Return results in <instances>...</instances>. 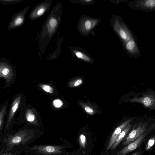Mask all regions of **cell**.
Here are the masks:
<instances>
[{"mask_svg": "<svg viewBox=\"0 0 155 155\" xmlns=\"http://www.w3.org/2000/svg\"><path fill=\"white\" fill-rule=\"evenodd\" d=\"M33 136L27 129L19 130L14 135H10L5 142L9 148H12L15 146L25 144L30 140Z\"/></svg>", "mask_w": 155, "mask_h": 155, "instance_id": "5", "label": "cell"}, {"mask_svg": "<svg viewBox=\"0 0 155 155\" xmlns=\"http://www.w3.org/2000/svg\"><path fill=\"white\" fill-rule=\"evenodd\" d=\"M131 124H128L127 126L123 129L117 137L114 143L111 147V150H114L118 146L120 142L126 136L130 130Z\"/></svg>", "mask_w": 155, "mask_h": 155, "instance_id": "15", "label": "cell"}, {"mask_svg": "<svg viewBox=\"0 0 155 155\" xmlns=\"http://www.w3.org/2000/svg\"><path fill=\"white\" fill-rule=\"evenodd\" d=\"M141 153V151H137L131 155H140Z\"/></svg>", "mask_w": 155, "mask_h": 155, "instance_id": "28", "label": "cell"}, {"mask_svg": "<svg viewBox=\"0 0 155 155\" xmlns=\"http://www.w3.org/2000/svg\"><path fill=\"white\" fill-rule=\"evenodd\" d=\"M110 22L114 32L119 38L122 47L131 58H138L141 56L135 36L119 15H111Z\"/></svg>", "mask_w": 155, "mask_h": 155, "instance_id": "1", "label": "cell"}, {"mask_svg": "<svg viewBox=\"0 0 155 155\" xmlns=\"http://www.w3.org/2000/svg\"><path fill=\"white\" fill-rule=\"evenodd\" d=\"M110 1L112 3L117 4L129 2L128 0H111Z\"/></svg>", "mask_w": 155, "mask_h": 155, "instance_id": "25", "label": "cell"}, {"mask_svg": "<svg viewBox=\"0 0 155 155\" xmlns=\"http://www.w3.org/2000/svg\"><path fill=\"white\" fill-rule=\"evenodd\" d=\"M85 110L87 113L90 114H92L94 113L93 109L88 106L85 107Z\"/></svg>", "mask_w": 155, "mask_h": 155, "instance_id": "26", "label": "cell"}, {"mask_svg": "<svg viewBox=\"0 0 155 155\" xmlns=\"http://www.w3.org/2000/svg\"><path fill=\"white\" fill-rule=\"evenodd\" d=\"M143 103L146 106L148 107L150 106L152 103L151 100L148 97H145L143 99Z\"/></svg>", "mask_w": 155, "mask_h": 155, "instance_id": "24", "label": "cell"}, {"mask_svg": "<svg viewBox=\"0 0 155 155\" xmlns=\"http://www.w3.org/2000/svg\"><path fill=\"white\" fill-rule=\"evenodd\" d=\"M132 119H130L125 120L116 128L112 134L109 141L107 148V151L111 148L117 137L122 130L132 121Z\"/></svg>", "mask_w": 155, "mask_h": 155, "instance_id": "13", "label": "cell"}, {"mask_svg": "<svg viewBox=\"0 0 155 155\" xmlns=\"http://www.w3.org/2000/svg\"><path fill=\"white\" fill-rule=\"evenodd\" d=\"M16 76L15 70L12 65L5 63L0 64V78H3L5 80L3 89L11 87Z\"/></svg>", "mask_w": 155, "mask_h": 155, "instance_id": "6", "label": "cell"}, {"mask_svg": "<svg viewBox=\"0 0 155 155\" xmlns=\"http://www.w3.org/2000/svg\"><path fill=\"white\" fill-rule=\"evenodd\" d=\"M82 80L81 79H79L77 80L74 82V86L76 87L79 86L82 83Z\"/></svg>", "mask_w": 155, "mask_h": 155, "instance_id": "27", "label": "cell"}, {"mask_svg": "<svg viewBox=\"0 0 155 155\" xmlns=\"http://www.w3.org/2000/svg\"><path fill=\"white\" fill-rule=\"evenodd\" d=\"M152 127H150L142 135L132 142L128 144L118 152L117 155H125L130 152L138 148L141 143L147 136L151 130Z\"/></svg>", "mask_w": 155, "mask_h": 155, "instance_id": "10", "label": "cell"}, {"mask_svg": "<svg viewBox=\"0 0 155 155\" xmlns=\"http://www.w3.org/2000/svg\"><path fill=\"white\" fill-rule=\"evenodd\" d=\"M52 1L44 0L37 5L31 12L29 17L32 21L36 20L44 16L51 8Z\"/></svg>", "mask_w": 155, "mask_h": 155, "instance_id": "8", "label": "cell"}, {"mask_svg": "<svg viewBox=\"0 0 155 155\" xmlns=\"http://www.w3.org/2000/svg\"><path fill=\"white\" fill-rule=\"evenodd\" d=\"M127 6L130 9L146 12L155 10V0H134L129 1Z\"/></svg>", "mask_w": 155, "mask_h": 155, "instance_id": "7", "label": "cell"}, {"mask_svg": "<svg viewBox=\"0 0 155 155\" xmlns=\"http://www.w3.org/2000/svg\"><path fill=\"white\" fill-rule=\"evenodd\" d=\"M63 7L59 2L52 8L45 21L39 36L40 52L44 53L51 40L57 32L61 22Z\"/></svg>", "mask_w": 155, "mask_h": 155, "instance_id": "2", "label": "cell"}, {"mask_svg": "<svg viewBox=\"0 0 155 155\" xmlns=\"http://www.w3.org/2000/svg\"><path fill=\"white\" fill-rule=\"evenodd\" d=\"M155 142V140L154 136L149 139L146 144V150H147L150 149L154 145Z\"/></svg>", "mask_w": 155, "mask_h": 155, "instance_id": "21", "label": "cell"}, {"mask_svg": "<svg viewBox=\"0 0 155 155\" xmlns=\"http://www.w3.org/2000/svg\"><path fill=\"white\" fill-rule=\"evenodd\" d=\"M15 155V154H12V155Z\"/></svg>", "mask_w": 155, "mask_h": 155, "instance_id": "30", "label": "cell"}, {"mask_svg": "<svg viewBox=\"0 0 155 155\" xmlns=\"http://www.w3.org/2000/svg\"><path fill=\"white\" fill-rule=\"evenodd\" d=\"M147 127L146 123L140 124L128 134L123 141V145H126L137 139L146 131Z\"/></svg>", "mask_w": 155, "mask_h": 155, "instance_id": "12", "label": "cell"}, {"mask_svg": "<svg viewBox=\"0 0 155 155\" xmlns=\"http://www.w3.org/2000/svg\"><path fill=\"white\" fill-rule=\"evenodd\" d=\"M72 3L82 5H92L95 3L94 0H70Z\"/></svg>", "mask_w": 155, "mask_h": 155, "instance_id": "19", "label": "cell"}, {"mask_svg": "<svg viewBox=\"0 0 155 155\" xmlns=\"http://www.w3.org/2000/svg\"><path fill=\"white\" fill-rule=\"evenodd\" d=\"M68 49L76 58L89 63L94 62L92 57L84 48L79 47L68 46Z\"/></svg>", "mask_w": 155, "mask_h": 155, "instance_id": "11", "label": "cell"}, {"mask_svg": "<svg viewBox=\"0 0 155 155\" xmlns=\"http://www.w3.org/2000/svg\"><path fill=\"white\" fill-rule=\"evenodd\" d=\"M52 104L54 107L56 108H59L63 105V103L60 99H56L53 101Z\"/></svg>", "mask_w": 155, "mask_h": 155, "instance_id": "23", "label": "cell"}, {"mask_svg": "<svg viewBox=\"0 0 155 155\" xmlns=\"http://www.w3.org/2000/svg\"><path fill=\"white\" fill-rule=\"evenodd\" d=\"M29 7H26L21 14L17 15L13 20L10 27L14 28L18 27L23 24L25 19V15L27 13Z\"/></svg>", "mask_w": 155, "mask_h": 155, "instance_id": "14", "label": "cell"}, {"mask_svg": "<svg viewBox=\"0 0 155 155\" xmlns=\"http://www.w3.org/2000/svg\"><path fill=\"white\" fill-rule=\"evenodd\" d=\"M64 39L63 36L58 38L56 42L57 48L54 52L47 57V60H52L56 59L59 56L61 50V46Z\"/></svg>", "mask_w": 155, "mask_h": 155, "instance_id": "16", "label": "cell"}, {"mask_svg": "<svg viewBox=\"0 0 155 155\" xmlns=\"http://www.w3.org/2000/svg\"><path fill=\"white\" fill-rule=\"evenodd\" d=\"M64 148L62 146L52 145H38L32 147L31 150L38 153L45 155L60 154Z\"/></svg>", "mask_w": 155, "mask_h": 155, "instance_id": "9", "label": "cell"}, {"mask_svg": "<svg viewBox=\"0 0 155 155\" xmlns=\"http://www.w3.org/2000/svg\"></svg>", "mask_w": 155, "mask_h": 155, "instance_id": "31", "label": "cell"}, {"mask_svg": "<svg viewBox=\"0 0 155 155\" xmlns=\"http://www.w3.org/2000/svg\"><path fill=\"white\" fill-rule=\"evenodd\" d=\"M12 154L10 153L7 152L5 153H4L2 154V155H11Z\"/></svg>", "mask_w": 155, "mask_h": 155, "instance_id": "29", "label": "cell"}, {"mask_svg": "<svg viewBox=\"0 0 155 155\" xmlns=\"http://www.w3.org/2000/svg\"><path fill=\"white\" fill-rule=\"evenodd\" d=\"M41 87L45 91L50 93H53L54 90L53 88L50 86L43 84L40 85Z\"/></svg>", "mask_w": 155, "mask_h": 155, "instance_id": "22", "label": "cell"}, {"mask_svg": "<svg viewBox=\"0 0 155 155\" xmlns=\"http://www.w3.org/2000/svg\"><path fill=\"white\" fill-rule=\"evenodd\" d=\"M79 142L81 147L82 148H84L85 147L86 138L84 134H81L80 135Z\"/></svg>", "mask_w": 155, "mask_h": 155, "instance_id": "20", "label": "cell"}, {"mask_svg": "<svg viewBox=\"0 0 155 155\" xmlns=\"http://www.w3.org/2000/svg\"><path fill=\"white\" fill-rule=\"evenodd\" d=\"M101 20L99 18L82 15L80 16L78 21V31L81 36L87 37L92 33Z\"/></svg>", "mask_w": 155, "mask_h": 155, "instance_id": "3", "label": "cell"}, {"mask_svg": "<svg viewBox=\"0 0 155 155\" xmlns=\"http://www.w3.org/2000/svg\"><path fill=\"white\" fill-rule=\"evenodd\" d=\"M23 96L21 94L18 93L14 96L9 109L8 111L5 119V131L13 123L17 113L19 112L21 107L23 105Z\"/></svg>", "mask_w": 155, "mask_h": 155, "instance_id": "4", "label": "cell"}, {"mask_svg": "<svg viewBox=\"0 0 155 155\" xmlns=\"http://www.w3.org/2000/svg\"><path fill=\"white\" fill-rule=\"evenodd\" d=\"M8 100H7L0 106V130L3 125L8 111Z\"/></svg>", "mask_w": 155, "mask_h": 155, "instance_id": "17", "label": "cell"}, {"mask_svg": "<svg viewBox=\"0 0 155 155\" xmlns=\"http://www.w3.org/2000/svg\"><path fill=\"white\" fill-rule=\"evenodd\" d=\"M24 116L26 120L28 122H32L35 120V117L31 110L27 108L25 112Z\"/></svg>", "mask_w": 155, "mask_h": 155, "instance_id": "18", "label": "cell"}]
</instances>
